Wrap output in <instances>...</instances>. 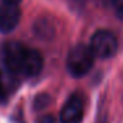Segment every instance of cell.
I'll return each mask as SVG.
<instances>
[{
	"label": "cell",
	"mask_w": 123,
	"mask_h": 123,
	"mask_svg": "<svg viewBox=\"0 0 123 123\" xmlns=\"http://www.w3.org/2000/svg\"><path fill=\"white\" fill-rule=\"evenodd\" d=\"M6 95H7V87H6V82H4L3 73L0 72V99H3Z\"/></svg>",
	"instance_id": "8fae6325"
},
{
	"label": "cell",
	"mask_w": 123,
	"mask_h": 123,
	"mask_svg": "<svg viewBox=\"0 0 123 123\" xmlns=\"http://www.w3.org/2000/svg\"><path fill=\"white\" fill-rule=\"evenodd\" d=\"M36 123H56V118L53 115H43V117H38Z\"/></svg>",
	"instance_id": "30bf717a"
},
{
	"label": "cell",
	"mask_w": 123,
	"mask_h": 123,
	"mask_svg": "<svg viewBox=\"0 0 123 123\" xmlns=\"http://www.w3.org/2000/svg\"><path fill=\"white\" fill-rule=\"evenodd\" d=\"M43 66H44V60H43V56L40 54V52L29 48L21 75H24V77H35L41 72Z\"/></svg>",
	"instance_id": "8992f818"
},
{
	"label": "cell",
	"mask_w": 123,
	"mask_h": 123,
	"mask_svg": "<svg viewBox=\"0 0 123 123\" xmlns=\"http://www.w3.org/2000/svg\"><path fill=\"white\" fill-rule=\"evenodd\" d=\"M21 9L17 3L3 1L0 6V33L8 35L19 25Z\"/></svg>",
	"instance_id": "5b68a950"
},
{
	"label": "cell",
	"mask_w": 123,
	"mask_h": 123,
	"mask_svg": "<svg viewBox=\"0 0 123 123\" xmlns=\"http://www.w3.org/2000/svg\"><path fill=\"white\" fill-rule=\"evenodd\" d=\"M90 49L95 57L110 58L115 56L118 50V41L109 31H98L90 38Z\"/></svg>",
	"instance_id": "3957f363"
},
{
	"label": "cell",
	"mask_w": 123,
	"mask_h": 123,
	"mask_svg": "<svg viewBox=\"0 0 123 123\" xmlns=\"http://www.w3.org/2000/svg\"><path fill=\"white\" fill-rule=\"evenodd\" d=\"M49 102H50V98H49L48 94H38L35 98V101H33V105H35L36 110H41L48 106Z\"/></svg>",
	"instance_id": "ba28073f"
},
{
	"label": "cell",
	"mask_w": 123,
	"mask_h": 123,
	"mask_svg": "<svg viewBox=\"0 0 123 123\" xmlns=\"http://www.w3.org/2000/svg\"><path fill=\"white\" fill-rule=\"evenodd\" d=\"M28 46L19 41H8L3 46V60L7 69L13 74L21 75L24 62L27 58Z\"/></svg>",
	"instance_id": "7a4b0ae2"
},
{
	"label": "cell",
	"mask_w": 123,
	"mask_h": 123,
	"mask_svg": "<svg viewBox=\"0 0 123 123\" xmlns=\"http://www.w3.org/2000/svg\"><path fill=\"white\" fill-rule=\"evenodd\" d=\"M114 8H115V13H117L118 19L123 21V0H118L115 3Z\"/></svg>",
	"instance_id": "9c48e42d"
},
{
	"label": "cell",
	"mask_w": 123,
	"mask_h": 123,
	"mask_svg": "<svg viewBox=\"0 0 123 123\" xmlns=\"http://www.w3.org/2000/svg\"><path fill=\"white\" fill-rule=\"evenodd\" d=\"M94 53L91 52L90 46L85 44H77L73 46L68 53L66 58V69L70 75L80 78L86 75L91 70L94 64Z\"/></svg>",
	"instance_id": "6da1fadb"
},
{
	"label": "cell",
	"mask_w": 123,
	"mask_h": 123,
	"mask_svg": "<svg viewBox=\"0 0 123 123\" xmlns=\"http://www.w3.org/2000/svg\"><path fill=\"white\" fill-rule=\"evenodd\" d=\"M3 1H9V3H17V4H19L21 0H3Z\"/></svg>",
	"instance_id": "4fadbf2b"
},
{
	"label": "cell",
	"mask_w": 123,
	"mask_h": 123,
	"mask_svg": "<svg viewBox=\"0 0 123 123\" xmlns=\"http://www.w3.org/2000/svg\"><path fill=\"white\" fill-rule=\"evenodd\" d=\"M50 24V21H48V20H37L35 24V32L36 35L38 36V37H48V36H52V33H53L54 29H46V25Z\"/></svg>",
	"instance_id": "52a82bcc"
},
{
	"label": "cell",
	"mask_w": 123,
	"mask_h": 123,
	"mask_svg": "<svg viewBox=\"0 0 123 123\" xmlns=\"http://www.w3.org/2000/svg\"><path fill=\"white\" fill-rule=\"evenodd\" d=\"M99 1H101V4H103L106 7H114L118 0H99Z\"/></svg>",
	"instance_id": "7c38bea8"
},
{
	"label": "cell",
	"mask_w": 123,
	"mask_h": 123,
	"mask_svg": "<svg viewBox=\"0 0 123 123\" xmlns=\"http://www.w3.org/2000/svg\"><path fill=\"white\" fill-rule=\"evenodd\" d=\"M83 99L78 94H73L66 99L61 111H60V122L61 123H82L83 120Z\"/></svg>",
	"instance_id": "277c9868"
}]
</instances>
